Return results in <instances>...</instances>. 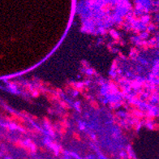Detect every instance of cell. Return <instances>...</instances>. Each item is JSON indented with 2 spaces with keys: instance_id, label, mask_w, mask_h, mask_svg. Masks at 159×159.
Instances as JSON below:
<instances>
[{
  "instance_id": "52a82bcc",
  "label": "cell",
  "mask_w": 159,
  "mask_h": 159,
  "mask_svg": "<svg viewBox=\"0 0 159 159\" xmlns=\"http://www.w3.org/2000/svg\"><path fill=\"white\" fill-rule=\"evenodd\" d=\"M148 20V16H144V17H142V21H143V22H144V21L146 22Z\"/></svg>"
},
{
  "instance_id": "5b68a950",
  "label": "cell",
  "mask_w": 159,
  "mask_h": 159,
  "mask_svg": "<svg viewBox=\"0 0 159 159\" xmlns=\"http://www.w3.org/2000/svg\"><path fill=\"white\" fill-rule=\"evenodd\" d=\"M60 133H62L63 135H64V134L66 133V129H65V127H61V129H60Z\"/></svg>"
},
{
  "instance_id": "7a4b0ae2",
  "label": "cell",
  "mask_w": 159,
  "mask_h": 159,
  "mask_svg": "<svg viewBox=\"0 0 159 159\" xmlns=\"http://www.w3.org/2000/svg\"><path fill=\"white\" fill-rule=\"evenodd\" d=\"M60 105H61L63 108H65V109L69 108V105L66 103V102H60Z\"/></svg>"
},
{
  "instance_id": "277c9868",
  "label": "cell",
  "mask_w": 159,
  "mask_h": 159,
  "mask_svg": "<svg viewBox=\"0 0 159 159\" xmlns=\"http://www.w3.org/2000/svg\"><path fill=\"white\" fill-rule=\"evenodd\" d=\"M31 92H32V95L34 97L38 96V92H37V90H31Z\"/></svg>"
},
{
  "instance_id": "3957f363",
  "label": "cell",
  "mask_w": 159,
  "mask_h": 159,
  "mask_svg": "<svg viewBox=\"0 0 159 159\" xmlns=\"http://www.w3.org/2000/svg\"><path fill=\"white\" fill-rule=\"evenodd\" d=\"M111 36H112L113 37H115V38H118V36H117L118 34H116V33H115V31H114V30H111Z\"/></svg>"
},
{
  "instance_id": "6da1fadb",
  "label": "cell",
  "mask_w": 159,
  "mask_h": 159,
  "mask_svg": "<svg viewBox=\"0 0 159 159\" xmlns=\"http://www.w3.org/2000/svg\"><path fill=\"white\" fill-rule=\"evenodd\" d=\"M90 104H91V106H92L94 109H98V104L95 101H92V102H90Z\"/></svg>"
},
{
  "instance_id": "8992f818",
  "label": "cell",
  "mask_w": 159,
  "mask_h": 159,
  "mask_svg": "<svg viewBox=\"0 0 159 159\" xmlns=\"http://www.w3.org/2000/svg\"><path fill=\"white\" fill-rule=\"evenodd\" d=\"M73 137H76V140H78V141H80V140H81V139H80V137H79V135H78L77 133H76V132L73 134Z\"/></svg>"
}]
</instances>
